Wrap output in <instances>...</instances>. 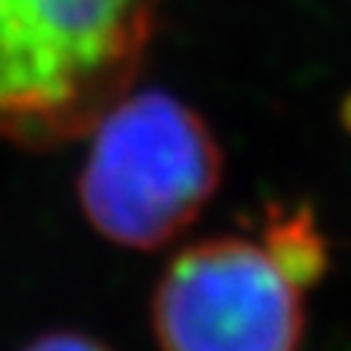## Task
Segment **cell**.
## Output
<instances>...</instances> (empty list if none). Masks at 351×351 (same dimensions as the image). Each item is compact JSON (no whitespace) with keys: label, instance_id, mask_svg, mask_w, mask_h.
<instances>
[{"label":"cell","instance_id":"obj_1","mask_svg":"<svg viewBox=\"0 0 351 351\" xmlns=\"http://www.w3.org/2000/svg\"><path fill=\"white\" fill-rule=\"evenodd\" d=\"M161 0H0V141L88 135L141 68Z\"/></svg>","mask_w":351,"mask_h":351},{"label":"cell","instance_id":"obj_2","mask_svg":"<svg viewBox=\"0 0 351 351\" xmlns=\"http://www.w3.org/2000/svg\"><path fill=\"white\" fill-rule=\"evenodd\" d=\"M76 199L114 246L152 252L199 219L223 182V147L170 91H126L91 126Z\"/></svg>","mask_w":351,"mask_h":351},{"label":"cell","instance_id":"obj_3","mask_svg":"<svg viewBox=\"0 0 351 351\" xmlns=\"http://www.w3.org/2000/svg\"><path fill=\"white\" fill-rule=\"evenodd\" d=\"M304 293L263 237L196 240L152 290V337L158 351H302Z\"/></svg>","mask_w":351,"mask_h":351},{"label":"cell","instance_id":"obj_4","mask_svg":"<svg viewBox=\"0 0 351 351\" xmlns=\"http://www.w3.org/2000/svg\"><path fill=\"white\" fill-rule=\"evenodd\" d=\"M263 243H267L281 263L299 278L307 290L328 272V240L316 226L313 214L304 205L295 208H272L263 226Z\"/></svg>","mask_w":351,"mask_h":351},{"label":"cell","instance_id":"obj_5","mask_svg":"<svg viewBox=\"0 0 351 351\" xmlns=\"http://www.w3.org/2000/svg\"><path fill=\"white\" fill-rule=\"evenodd\" d=\"M18 351H114V348L85 331H68V328H62V331H47V334L32 337Z\"/></svg>","mask_w":351,"mask_h":351}]
</instances>
